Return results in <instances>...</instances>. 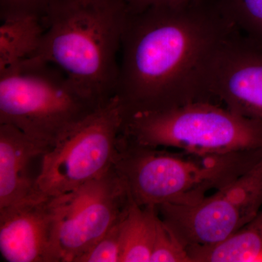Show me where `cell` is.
Instances as JSON below:
<instances>
[{
	"instance_id": "obj_9",
	"label": "cell",
	"mask_w": 262,
	"mask_h": 262,
	"mask_svg": "<svg viewBox=\"0 0 262 262\" xmlns=\"http://www.w3.org/2000/svg\"><path fill=\"white\" fill-rule=\"evenodd\" d=\"M210 101L262 122V44L237 31L215 52L205 77Z\"/></svg>"
},
{
	"instance_id": "obj_16",
	"label": "cell",
	"mask_w": 262,
	"mask_h": 262,
	"mask_svg": "<svg viewBox=\"0 0 262 262\" xmlns=\"http://www.w3.org/2000/svg\"><path fill=\"white\" fill-rule=\"evenodd\" d=\"M150 262H191L187 248L159 214Z\"/></svg>"
},
{
	"instance_id": "obj_5",
	"label": "cell",
	"mask_w": 262,
	"mask_h": 262,
	"mask_svg": "<svg viewBox=\"0 0 262 262\" xmlns=\"http://www.w3.org/2000/svg\"><path fill=\"white\" fill-rule=\"evenodd\" d=\"M121 136L138 145L198 156L262 150V122L213 101L125 115Z\"/></svg>"
},
{
	"instance_id": "obj_10",
	"label": "cell",
	"mask_w": 262,
	"mask_h": 262,
	"mask_svg": "<svg viewBox=\"0 0 262 262\" xmlns=\"http://www.w3.org/2000/svg\"><path fill=\"white\" fill-rule=\"evenodd\" d=\"M0 252L8 262H61L54 196L0 209Z\"/></svg>"
},
{
	"instance_id": "obj_18",
	"label": "cell",
	"mask_w": 262,
	"mask_h": 262,
	"mask_svg": "<svg viewBox=\"0 0 262 262\" xmlns=\"http://www.w3.org/2000/svg\"><path fill=\"white\" fill-rule=\"evenodd\" d=\"M58 0H0L1 18L13 15H32L44 18Z\"/></svg>"
},
{
	"instance_id": "obj_17",
	"label": "cell",
	"mask_w": 262,
	"mask_h": 262,
	"mask_svg": "<svg viewBox=\"0 0 262 262\" xmlns=\"http://www.w3.org/2000/svg\"><path fill=\"white\" fill-rule=\"evenodd\" d=\"M123 217L75 262H120L121 223Z\"/></svg>"
},
{
	"instance_id": "obj_2",
	"label": "cell",
	"mask_w": 262,
	"mask_h": 262,
	"mask_svg": "<svg viewBox=\"0 0 262 262\" xmlns=\"http://www.w3.org/2000/svg\"><path fill=\"white\" fill-rule=\"evenodd\" d=\"M128 11L122 0H58L32 58L56 66L97 105L116 95L117 53Z\"/></svg>"
},
{
	"instance_id": "obj_14",
	"label": "cell",
	"mask_w": 262,
	"mask_h": 262,
	"mask_svg": "<svg viewBox=\"0 0 262 262\" xmlns=\"http://www.w3.org/2000/svg\"><path fill=\"white\" fill-rule=\"evenodd\" d=\"M158 217L156 206H139L130 196L121 223L120 262H150Z\"/></svg>"
},
{
	"instance_id": "obj_19",
	"label": "cell",
	"mask_w": 262,
	"mask_h": 262,
	"mask_svg": "<svg viewBox=\"0 0 262 262\" xmlns=\"http://www.w3.org/2000/svg\"><path fill=\"white\" fill-rule=\"evenodd\" d=\"M129 13H138L153 6H178L202 0H122Z\"/></svg>"
},
{
	"instance_id": "obj_13",
	"label": "cell",
	"mask_w": 262,
	"mask_h": 262,
	"mask_svg": "<svg viewBox=\"0 0 262 262\" xmlns=\"http://www.w3.org/2000/svg\"><path fill=\"white\" fill-rule=\"evenodd\" d=\"M0 72L37 54L46 27L36 15H20L1 18Z\"/></svg>"
},
{
	"instance_id": "obj_12",
	"label": "cell",
	"mask_w": 262,
	"mask_h": 262,
	"mask_svg": "<svg viewBox=\"0 0 262 262\" xmlns=\"http://www.w3.org/2000/svg\"><path fill=\"white\" fill-rule=\"evenodd\" d=\"M191 262H262V208L251 222L220 244L187 246Z\"/></svg>"
},
{
	"instance_id": "obj_11",
	"label": "cell",
	"mask_w": 262,
	"mask_h": 262,
	"mask_svg": "<svg viewBox=\"0 0 262 262\" xmlns=\"http://www.w3.org/2000/svg\"><path fill=\"white\" fill-rule=\"evenodd\" d=\"M47 151L13 125L0 124V209L44 196L31 177L32 161Z\"/></svg>"
},
{
	"instance_id": "obj_4",
	"label": "cell",
	"mask_w": 262,
	"mask_h": 262,
	"mask_svg": "<svg viewBox=\"0 0 262 262\" xmlns=\"http://www.w3.org/2000/svg\"><path fill=\"white\" fill-rule=\"evenodd\" d=\"M98 106L59 68L37 58L0 72V124L17 127L47 151Z\"/></svg>"
},
{
	"instance_id": "obj_3",
	"label": "cell",
	"mask_w": 262,
	"mask_h": 262,
	"mask_svg": "<svg viewBox=\"0 0 262 262\" xmlns=\"http://www.w3.org/2000/svg\"><path fill=\"white\" fill-rule=\"evenodd\" d=\"M262 159V150L188 157L165 148L117 142L114 166L139 206H191L218 190Z\"/></svg>"
},
{
	"instance_id": "obj_15",
	"label": "cell",
	"mask_w": 262,
	"mask_h": 262,
	"mask_svg": "<svg viewBox=\"0 0 262 262\" xmlns=\"http://www.w3.org/2000/svg\"><path fill=\"white\" fill-rule=\"evenodd\" d=\"M241 34L262 44V0H217Z\"/></svg>"
},
{
	"instance_id": "obj_8",
	"label": "cell",
	"mask_w": 262,
	"mask_h": 262,
	"mask_svg": "<svg viewBox=\"0 0 262 262\" xmlns=\"http://www.w3.org/2000/svg\"><path fill=\"white\" fill-rule=\"evenodd\" d=\"M54 201L61 262H75L124 216L130 194L113 165L99 178Z\"/></svg>"
},
{
	"instance_id": "obj_1",
	"label": "cell",
	"mask_w": 262,
	"mask_h": 262,
	"mask_svg": "<svg viewBox=\"0 0 262 262\" xmlns=\"http://www.w3.org/2000/svg\"><path fill=\"white\" fill-rule=\"evenodd\" d=\"M237 31L217 0L128 13L116 93L125 115L210 101L208 65Z\"/></svg>"
},
{
	"instance_id": "obj_7",
	"label": "cell",
	"mask_w": 262,
	"mask_h": 262,
	"mask_svg": "<svg viewBox=\"0 0 262 262\" xmlns=\"http://www.w3.org/2000/svg\"><path fill=\"white\" fill-rule=\"evenodd\" d=\"M158 214L186 246L220 244L247 225L262 208V159L198 204H161Z\"/></svg>"
},
{
	"instance_id": "obj_6",
	"label": "cell",
	"mask_w": 262,
	"mask_h": 262,
	"mask_svg": "<svg viewBox=\"0 0 262 262\" xmlns=\"http://www.w3.org/2000/svg\"><path fill=\"white\" fill-rule=\"evenodd\" d=\"M124 121L117 95L74 124L41 158L37 190L62 195L99 178L113 166Z\"/></svg>"
}]
</instances>
